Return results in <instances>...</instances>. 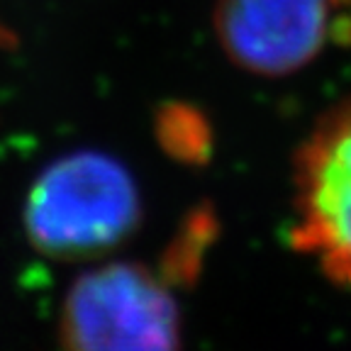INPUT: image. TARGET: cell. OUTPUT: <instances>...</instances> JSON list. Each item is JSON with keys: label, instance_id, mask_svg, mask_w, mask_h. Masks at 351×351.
<instances>
[{"label": "cell", "instance_id": "7a4b0ae2", "mask_svg": "<svg viewBox=\"0 0 351 351\" xmlns=\"http://www.w3.org/2000/svg\"><path fill=\"white\" fill-rule=\"evenodd\" d=\"M59 335L64 351H178V302L147 266L108 263L69 288Z\"/></svg>", "mask_w": 351, "mask_h": 351}, {"label": "cell", "instance_id": "6da1fadb", "mask_svg": "<svg viewBox=\"0 0 351 351\" xmlns=\"http://www.w3.org/2000/svg\"><path fill=\"white\" fill-rule=\"evenodd\" d=\"M139 193L130 171L98 152L69 154L39 173L25 200V232L39 254L86 258L134 232Z\"/></svg>", "mask_w": 351, "mask_h": 351}, {"label": "cell", "instance_id": "277c9868", "mask_svg": "<svg viewBox=\"0 0 351 351\" xmlns=\"http://www.w3.org/2000/svg\"><path fill=\"white\" fill-rule=\"evenodd\" d=\"M332 0H217L215 32L234 64L256 76H285L322 51Z\"/></svg>", "mask_w": 351, "mask_h": 351}, {"label": "cell", "instance_id": "3957f363", "mask_svg": "<svg viewBox=\"0 0 351 351\" xmlns=\"http://www.w3.org/2000/svg\"><path fill=\"white\" fill-rule=\"evenodd\" d=\"M295 247L351 288V103L322 122L295 171Z\"/></svg>", "mask_w": 351, "mask_h": 351}]
</instances>
